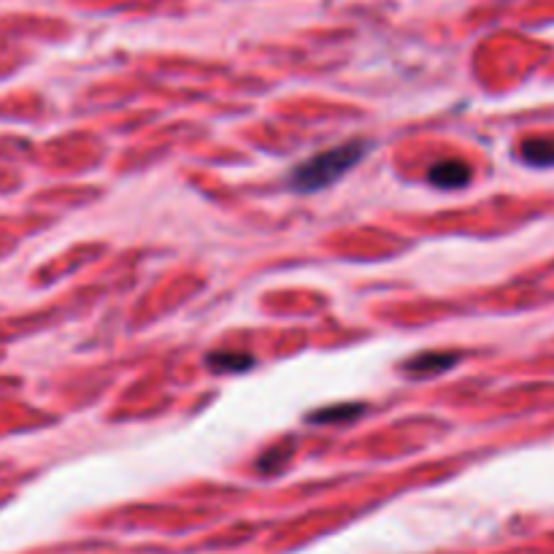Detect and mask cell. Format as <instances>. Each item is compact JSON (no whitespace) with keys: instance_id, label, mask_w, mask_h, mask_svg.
I'll list each match as a JSON object with an SVG mask.
<instances>
[{"instance_id":"obj_1","label":"cell","mask_w":554,"mask_h":554,"mask_svg":"<svg viewBox=\"0 0 554 554\" xmlns=\"http://www.w3.org/2000/svg\"><path fill=\"white\" fill-rule=\"evenodd\" d=\"M365 157L363 141H346L341 146H333L322 155H314L303 165L292 171V190L295 192H319L336 184L341 176L352 171Z\"/></svg>"},{"instance_id":"obj_2","label":"cell","mask_w":554,"mask_h":554,"mask_svg":"<svg viewBox=\"0 0 554 554\" xmlns=\"http://www.w3.org/2000/svg\"><path fill=\"white\" fill-rule=\"evenodd\" d=\"M427 179L438 190H460L465 184L471 182V168L460 160H441L430 168Z\"/></svg>"},{"instance_id":"obj_3","label":"cell","mask_w":554,"mask_h":554,"mask_svg":"<svg viewBox=\"0 0 554 554\" xmlns=\"http://www.w3.org/2000/svg\"><path fill=\"white\" fill-rule=\"evenodd\" d=\"M455 363L457 355H449V352H425V355L409 360V363H406V371L419 373V376H433V373L449 371Z\"/></svg>"},{"instance_id":"obj_4","label":"cell","mask_w":554,"mask_h":554,"mask_svg":"<svg viewBox=\"0 0 554 554\" xmlns=\"http://www.w3.org/2000/svg\"><path fill=\"white\" fill-rule=\"evenodd\" d=\"M255 365V360L241 352H217L209 357V368L217 373H244Z\"/></svg>"},{"instance_id":"obj_5","label":"cell","mask_w":554,"mask_h":554,"mask_svg":"<svg viewBox=\"0 0 554 554\" xmlns=\"http://www.w3.org/2000/svg\"><path fill=\"white\" fill-rule=\"evenodd\" d=\"M522 160L530 165H536V168L554 165V144L552 141H544V138L525 141V144H522Z\"/></svg>"},{"instance_id":"obj_6","label":"cell","mask_w":554,"mask_h":554,"mask_svg":"<svg viewBox=\"0 0 554 554\" xmlns=\"http://www.w3.org/2000/svg\"><path fill=\"white\" fill-rule=\"evenodd\" d=\"M338 411H317L311 414V422H336V419H352L360 414V406H336Z\"/></svg>"}]
</instances>
